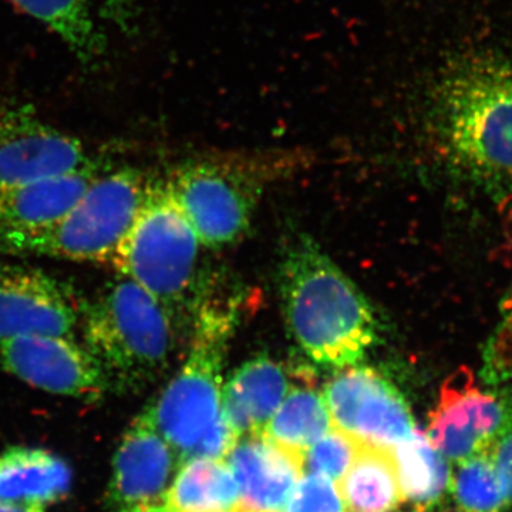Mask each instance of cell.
Listing matches in <instances>:
<instances>
[{
  "instance_id": "6da1fadb",
  "label": "cell",
  "mask_w": 512,
  "mask_h": 512,
  "mask_svg": "<svg viewBox=\"0 0 512 512\" xmlns=\"http://www.w3.org/2000/svg\"><path fill=\"white\" fill-rule=\"evenodd\" d=\"M437 131L454 168L487 192H512V57L454 64L434 87Z\"/></svg>"
},
{
  "instance_id": "7a4b0ae2",
  "label": "cell",
  "mask_w": 512,
  "mask_h": 512,
  "mask_svg": "<svg viewBox=\"0 0 512 512\" xmlns=\"http://www.w3.org/2000/svg\"><path fill=\"white\" fill-rule=\"evenodd\" d=\"M286 326L312 363L332 369L360 365L377 339L366 296L313 239L299 235L279 266Z\"/></svg>"
},
{
  "instance_id": "3957f363",
  "label": "cell",
  "mask_w": 512,
  "mask_h": 512,
  "mask_svg": "<svg viewBox=\"0 0 512 512\" xmlns=\"http://www.w3.org/2000/svg\"><path fill=\"white\" fill-rule=\"evenodd\" d=\"M235 319L234 309L202 303L183 366L151 404L180 466L194 458H225L238 441L222 413V369Z\"/></svg>"
},
{
  "instance_id": "277c9868",
  "label": "cell",
  "mask_w": 512,
  "mask_h": 512,
  "mask_svg": "<svg viewBox=\"0 0 512 512\" xmlns=\"http://www.w3.org/2000/svg\"><path fill=\"white\" fill-rule=\"evenodd\" d=\"M79 329L111 393H137L156 382L167 372L177 346L178 328L170 313L121 275L83 303Z\"/></svg>"
},
{
  "instance_id": "5b68a950",
  "label": "cell",
  "mask_w": 512,
  "mask_h": 512,
  "mask_svg": "<svg viewBox=\"0 0 512 512\" xmlns=\"http://www.w3.org/2000/svg\"><path fill=\"white\" fill-rule=\"evenodd\" d=\"M200 238L165 183L154 181L143 210L121 242L113 261L126 276L153 295L177 328L197 316L204 303Z\"/></svg>"
},
{
  "instance_id": "8992f818",
  "label": "cell",
  "mask_w": 512,
  "mask_h": 512,
  "mask_svg": "<svg viewBox=\"0 0 512 512\" xmlns=\"http://www.w3.org/2000/svg\"><path fill=\"white\" fill-rule=\"evenodd\" d=\"M153 183L137 168L106 170L63 217L30 234L0 241V252L113 264Z\"/></svg>"
},
{
  "instance_id": "52a82bcc",
  "label": "cell",
  "mask_w": 512,
  "mask_h": 512,
  "mask_svg": "<svg viewBox=\"0 0 512 512\" xmlns=\"http://www.w3.org/2000/svg\"><path fill=\"white\" fill-rule=\"evenodd\" d=\"M165 185L202 247L210 249L237 244L247 234L262 192L247 167L224 160L185 163Z\"/></svg>"
},
{
  "instance_id": "ba28073f",
  "label": "cell",
  "mask_w": 512,
  "mask_h": 512,
  "mask_svg": "<svg viewBox=\"0 0 512 512\" xmlns=\"http://www.w3.org/2000/svg\"><path fill=\"white\" fill-rule=\"evenodd\" d=\"M512 426L510 386H480L468 369L441 386L426 436L451 463L490 450Z\"/></svg>"
},
{
  "instance_id": "9c48e42d",
  "label": "cell",
  "mask_w": 512,
  "mask_h": 512,
  "mask_svg": "<svg viewBox=\"0 0 512 512\" xmlns=\"http://www.w3.org/2000/svg\"><path fill=\"white\" fill-rule=\"evenodd\" d=\"M323 397L333 427L360 444L394 448L419 430L402 393L372 367L339 369Z\"/></svg>"
},
{
  "instance_id": "30bf717a",
  "label": "cell",
  "mask_w": 512,
  "mask_h": 512,
  "mask_svg": "<svg viewBox=\"0 0 512 512\" xmlns=\"http://www.w3.org/2000/svg\"><path fill=\"white\" fill-rule=\"evenodd\" d=\"M93 163L82 140L47 123L32 106L0 97V187L59 177Z\"/></svg>"
},
{
  "instance_id": "8fae6325",
  "label": "cell",
  "mask_w": 512,
  "mask_h": 512,
  "mask_svg": "<svg viewBox=\"0 0 512 512\" xmlns=\"http://www.w3.org/2000/svg\"><path fill=\"white\" fill-rule=\"evenodd\" d=\"M67 47L86 69H99L137 32L140 0H12Z\"/></svg>"
},
{
  "instance_id": "7c38bea8",
  "label": "cell",
  "mask_w": 512,
  "mask_h": 512,
  "mask_svg": "<svg viewBox=\"0 0 512 512\" xmlns=\"http://www.w3.org/2000/svg\"><path fill=\"white\" fill-rule=\"evenodd\" d=\"M0 367L33 389L97 402L111 393L90 350L74 335H28L0 342Z\"/></svg>"
},
{
  "instance_id": "4fadbf2b",
  "label": "cell",
  "mask_w": 512,
  "mask_h": 512,
  "mask_svg": "<svg viewBox=\"0 0 512 512\" xmlns=\"http://www.w3.org/2000/svg\"><path fill=\"white\" fill-rule=\"evenodd\" d=\"M83 301L40 269L0 264V342L28 335H74Z\"/></svg>"
},
{
  "instance_id": "5bb4252c",
  "label": "cell",
  "mask_w": 512,
  "mask_h": 512,
  "mask_svg": "<svg viewBox=\"0 0 512 512\" xmlns=\"http://www.w3.org/2000/svg\"><path fill=\"white\" fill-rule=\"evenodd\" d=\"M180 468L174 451L161 436L153 407H147L130 424L114 457L109 498L120 510L163 503Z\"/></svg>"
},
{
  "instance_id": "9a60e30c",
  "label": "cell",
  "mask_w": 512,
  "mask_h": 512,
  "mask_svg": "<svg viewBox=\"0 0 512 512\" xmlns=\"http://www.w3.org/2000/svg\"><path fill=\"white\" fill-rule=\"evenodd\" d=\"M234 473L242 512H285L303 476V458L265 439H239L224 458Z\"/></svg>"
},
{
  "instance_id": "2e32d148",
  "label": "cell",
  "mask_w": 512,
  "mask_h": 512,
  "mask_svg": "<svg viewBox=\"0 0 512 512\" xmlns=\"http://www.w3.org/2000/svg\"><path fill=\"white\" fill-rule=\"evenodd\" d=\"M106 170L103 164L93 163L59 177L0 187V241L59 220Z\"/></svg>"
},
{
  "instance_id": "e0dca14e",
  "label": "cell",
  "mask_w": 512,
  "mask_h": 512,
  "mask_svg": "<svg viewBox=\"0 0 512 512\" xmlns=\"http://www.w3.org/2000/svg\"><path fill=\"white\" fill-rule=\"evenodd\" d=\"M291 383L285 367L265 355L238 367L222 389V413L234 436H261Z\"/></svg>"
},
{
  "instance_id": "ac0fdd59",
  "label": "cell",
  "mask_w": 512,
  "mask_h": 512,
  "mask_svg": "<svg viewBox=\"0 0 512 512\" xmlns=\"http://www.w3.org/2000/svg\"><path fill=\"white\" fill-rule=\"evenodd\" d=\"M72 470L50 451L12 447L0 454V505L46 512L69 493Z\"/></svg>"
},
{
  "instance_id": "d6986e66",
  "label": "cell",
  "mask_w": 512,
  "mask_h": 512,
  "mask_svg": "<svg viewBox=\"0 0 512 512\" xmlns=\"http://www.w3.org/2000/svg\"><path fill=\"white\" fill-rule=\"evenodd\" d=\"M163 503L174 512H242L237 480L224 458L181 464Z\"/></svg>"
},
{
  "instance_id": "ffe728a7",
  "label": "cell",
  "mask_w": 512,
  "mask_h": 512,
  "mask_svg": "<svg viewBox=\"0 0 512 512\" xmlns=\"http://www.w3.org/2000/svg\"><path fill=\"white\" fill-rule=\"evenodd\" d=\"M393 450L360 444L338 483L348 512H390L403 503Z\"/></svg>"
},
{
  "instance_id": "44dd1931",
  "label": "cell",
  "mask_w": 512,
  "mask_h": 512,
  "mask_svg": "<svg viewBox=\"0 0 512 512\" xmlns=\"http://www.w3.org/2000/svg\"><path fill=\"white\" fill-rule=\"evenodd\" d=\"M333 427L323 393L303 377L291 383L285 399L266 424L261 436L301 456Z\"/></svg>"
},
{
  "instance_id": "7402d4cb",
  "label": "cell",
  "mask_w": 512,
  "mask_h": 512,
  "mask_svg": "<svg viewBox=\"0 0 512 512\" xmlns=\"http://www.w3.org/2000/svg\"><path fill=\"white\" fill-rule=\"evenodd\" d=\"M393 451L404 501H412L419 510L439 503L448 491L451 468L426 433L417 430Z\"/></svg>"
},
{
  "instance_id": "603a6c76",
  "label": "cell",
  "mask_w": 512,
  "mask_h": 512,
  "mask_svg": "<svg viewBox=\"0 0 512 512\" xmlns=\"http://www.w3.org/2000/svg\"><path fill=\"white\" fill-rule=\"evenodd\" d=\"M448 491L460 512H504L510 508L490 450L458 461Z\"/></svg>"
},
{
  "instance_id": "cb8c5ba5",
  "label": "cell",
  "mask_w": 512,
  "mask_h": 512,
  "mask_svg": "<svg viewBox=\"0 0 512 512\" xmlns=\"http://www.w3.org/2000/svg\"><path fill=\"white\" fill-rule=\"evenodd\" d=\"M359 441L336 427L323 434L303 454V471L328 478L338 485L359 451Z\"/></svg>"
},
{
  "instance_id": "d4e9b609",
  "label": "cell",
  "mask_w": 512,
  "mask_h": 512,
  "mask_svg": "<svg viewBox=\"0 0 512 512\" xmlns=\"http://www.w3.org/2000/svg\"><path fill=\"white\" fill-rule=\"evenodd\" d=\"M500 322L483 353L480 380L485 386H503L512 379V284L500 306Z\"/></svg>"
},
{
  "instance_id": "484cf974",
  "label": "cell",
  "mask_w": 512,
  "mask_h": 512,
  "mask_svg": "<svg viewBox=\"0 0 512 512\" xmlns=\"http://www.w3.org/2000/svg\"><path fill=\"white\" fill-rule=\"evenodd\" d=\"M285 512H348L338 485L318 474L302 476L293 488Z\"/></svg>"
},
{
  "instance_id": "4316f807",
  "label": "cell",
  "mask_w": 512,
  "mask_h": 512,
  "mask_svg": "<svg viewBox=\"0 0 512 512\" xmlns=\"http://www.w3.org/2000/svg\"><path fill=\"white\" fill-rule=\"evenodd\" d=\"M495 467L500 474L508 505L512 507V426L491 447Z\"/></svg>"
},
{
  "instance_id": "83f0119b",
  "label": "cell",
  "mask_w": 512,
  "mask_h": 512,
  "mask_svg": "<svg viewBox=\"0 0 512 512\" xmlns=\"http://www.w3.org/2000/svg\"><path fill=\"white\" fill-rule=\"evenodd\" d=\"M120 512H174L168 507L167 504H153V505H144V507H136L130 508V510H121Z\"/></svg>"
},
{
  "instance_id": "f1b7e54d",
  "label": "cell",
  "mask_w": 512,
  "mask_h": 512,
  "mask_svg": "<svg viewBox=\"0 0 512 512\" xmlns=\"http://www.w3.org/2000/svg\"><path fill=\"white\" fill-rule=\"evenodd\" d=\"M0 512H36V511L20 510V508H12V507H2V505H0Z\"/></svg>"
},
{
  "instance_id": "f546056e",
  "label": "cell",
  "mask_w": 512,
  "mask_h": 512,
  "mask_svg": "<svg viewBox=\"0 0 512 512\" xmlns=\"http://www.w3.org/2000/svg\"><path fill=\"white\" fill-rule=\"evenodd\" d=\"M424 510H420L419 512H423Z\"/></svg>"
}]
</instances>
